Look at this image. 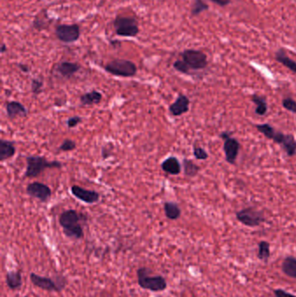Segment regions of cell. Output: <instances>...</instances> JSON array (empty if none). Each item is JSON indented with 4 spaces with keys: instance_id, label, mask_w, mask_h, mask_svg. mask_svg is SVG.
<instances>
[{
    "instance_id": "obj_1",
    "label": "cell",
    "mask_w": 296,
    "mask_h": 297,
    "mask_svg": "<svg viewBox=\"0 0 296 297\" xmlns=\"http://www.w3.org/2000/svg\"><path fill=\"white\" fill-rule=\"evenodd\" d=\"M85 214L79 213L75 210H65L59 217V223L63 228L65 236L74 240L82 239L84 237V229L81 222L86 221Z\"/></svg>"
},
{
    "instance_id": "obj_2",
    "label": "cell",
    "mask_w": 296,
    "mask_h": 297,
    "mask_svg": "<svg viewBox=\"0 0 296 297\" xmlns=\"http://www.w3.org/2000/svg\"><path fill=\"white\" fill-rule=\"evenodd\" d=\"M151 269L143 267L137 269V282L143 289L161 292L165 290L167 287V281L162 275H150Z\"/></svg>"
},
{
    "instance_id": "obj_3",
    "label": "cell",
    "mask_w": 296,
    "mask_h": 297,
    "mask_svg": "<svg viewBox=\"0 0 296 297\" xmlns=\"http://www.w3.org/2000/svg\"><path fill=\"white\" fill-rule=\"evenodd\" d=\"M26 167L25 177L28 178H38L46 169L62 168V163L59 161H48L44 157L30 156L26 158Z\"/></svg>"
},
{
    "instance_id": "obj_4",
    "label": "cell",
    "mask_w": 296,
    "mask_h": 297,
    "mask_svg": "<svg viewBox=\"0 0 296 297\" xmlns=\"http://www.w3.org/2000/svg\"><path fill=\"white\" fill-rule=\"evenodd\" d=\"M30 279L35 287L46 291L61 292L68 283L67 279L62 274H57L55 278L41 276L35 273L30 274Z\"/></svg>"
},
{
    "instance_id": "obj_5",
    "label": "cell",
    "mask_w": 296,
    "mask_h": 297,
    "mask_svg": "<svg viewBox=\"0 0 296 297\" xmlns=\"http://www.w3.org/2000/svg\"><path fill=\"white\" fill-rule=\"evenodd\" d=\"M104 70L110 74L122 77V78H130L137 74V65L130 60L126 59H114L109 62L104 66Z\"/></svg>"
},
{
    "instance_id": "obj_6",
    "label": "cell",
    "mask_w": 296,
    "mask_h": 297,
    "mask_svg": "<svg viewBox=\"0 0 296 297\" xmlns=\"http://www.w3.org/2000/svg\"><path fill=\"white\" fill-rule=\"evenodd\" d=\"M113 25L117 35L120 37L133 38L140 32L137 20L131 17H117Z\"/></svg>"
},
{
    "instance_id": "obj_7",
    "label": "cell",
    "mask_w": 296,
    "mask_h": 297,
    "mask_svg": "<svg viewBox=\"0 0 296 297\" xmlns=\"http://www.w3.org/2000/svg\"><path fill=\"white\" fill-rule=\"evenodd\" d=\"M236 218L245 226L254 228L260 226L266 221L263 212L253 207L245 208L236 212Z\"/></svg>"
},
{
    "instance_id": "obj_8",
    "label": "cell",
    "mask_w": 296,
    "mask_h": 297,
    "mask_svg": "<svg viewBox=\"0 0 296 297\" xmlns=\"http://www.w3.org/2000/svg\"><path fill=\"white\" fill-rule=\"evenodd\" d=\"M182 60L189 65V68L194 71L203 70L208 66V57L204 52L189 49L181 53Z\"/></svg>"
},
{
    "instance_id": "obj_9",
    "label": "cell",
    "mask_w": 296,
    "mask_h": 297,
    "mask_svg": "<svg viewBox=\"0 0 296 297\" xmlns=\"http://www.w3.org/2000/svg\"><path fill=\"white\" fill-rule=\"evenodd\" d=\"M55 34L59 41L65 44H70L78 41L81 35V31L79 26L76 24L59 25L56 27Z\"/></svg>"
},
{
    "instance_id": "obj_10",
    "label": "cell",
    "mask_w": 296,
    "mask_h": 297,
    "mask_svg": "<svg viewBox=\"0 0 296 297\" xmlns=\"http://www.w3.org/2000/svg\"><path fill=\"white\" fill-rule=\"evenodd\" d=\"M220 136L224 140L223 151L226 161L230 165H234L240 151V142H238L237 139L230 136L228 132H222Z\"/></svg>"
},
{
    "instance_id": "obj_11",
    "label": "cell",
    "mask_w": 296,
    "mask_h": 297,
    "mask_svg": "<svg viewBox=\"0 0 296 297\" xmlns=\"http://www.w3.org/2000/svg\"><path fill=\"white\" fill-rule=\"evenodd\" d=\"M26 193L41 203H46L49 201L52 194L49 186L39 182H33L28 184L26 187Z\"/></svg>"
},
{
    "instance_id": "obj_12",
    "label": "cell",
    "mask_w": 296,
    "mask_h": 297,
    "mask_svg": "<svg viewBox=\"0 0 296 297\" xmlns=\"http://www.w3.org/2000/svg\"><path fill=\"white\" fill-rule=\"evenodd\" d=\"M71 191L76 198H78V200L82 201L85 204H96L100 198V195L97 191L86 190L85 188L80 187L78 185L72 186Z\"/></svg>"
},
{
    "instance_id": "obj_13",
    "label": "cell",
    "mask_w": 296,
    "mask_h": 297,
    "mask_svg": "<svg viewBox=\"0 0 296 297\" xmlns=\"http://www.w3.org/2000/svg\"><path fill=\"white\" fill-rule=\"evenodd\" d=\"M189 97L183 94H179L176 101L169 105V112L174 116H182L189 111Z\"/></svg>"
},
{
    "instance_id": "obj_14",
    "label": "cell",
    "mask_w": 296,
    "mask_h": 297,
    "mask_svg": "<svg viewBox=\"0 0 296 297\" xmlns=\"http://www.w3.org/2000/svg\"><path fill=\"white\" fill-rule=\"evenodd\" d=\"M6 110H7V116L10 119H14L18 116L26 117L28 115V110L26 109V106L23 103L17 101H12L7 103Z\"/></svg>"
},
{
    "instance_id": "obj_15",
    "label": "cell",
    "mask_w": 296,
    "mask_h": 297,
    "mask_svg": "<svg viewBox=\"0 0 296 297\" xmlns=\"http://www.w3.org/2000/svg\"><path fill=\"white\" fill-rule=\"evenodd\" d=\"M80 69H81V65L78 63L64 61L59 63L56 70L58 71V73L64 78H71L78 72Z\"/></svg>"
},
{
    "instance_id": "obj_16",
    "label": "cell",
    "mask_w": 296,
    "mask_h": 297,
    "mask_svg": "<svg viewBox=\"0 0 296 297\" xmlns=\"http://www.w3.org/2000/svg\"><path fill=\"white\" fill-rule=\"evenodd\" d=\"M161 168L167 174L176 176L179 175L182 171V166L179 160L176 157H169L165 159L161 165Z\"/></svg>"
},
{
    "instance_id": "obj_17",
    "label": "cell",
    "mask_w": 296,
    "mask_h": 297,
    "mask_svg": "<svg viewBox=\"0 0 296 297\" xmlns=\"http://www.w3.org/2000/svg\"><path fill=\"white\" fill-rule=\"evenodd\" d=\"M16 154V147L13 141L0 140V161L4 162L12 159Z\"/></svg>"
},
{
    "instance_id": "obj_18",
    "label": "cell",
    "mask_w": 296,
    "mask_h": 297,
    "mask_svg": "<svg viewBox=\"0 0 296 297\" xmlns=\"http://www.w3.org/2000/svg\"><path fill=\"white\" fill-rule=\"evenodd\" d=\"M6 281L8 287L12 290H18L20 289L22 284H23V279L21 275V272L20 270L18 271H8L6 275Z\"/></svg>"
},
{
    "instance_id": "obj_19",
    "label": "cell",
    "mask_w": 296,
    "mask_h": 297,
    "mask_svg": "<svg viewBox=\"0 0 296 297\" xmlns=\"http://www.w3.org/2000/svg\"><path fill=\"white\" fill-rule=\"evenodd\" d=\"M274 59L293 73H296V62L286 56V52L284 51V49H279L275 52Z\"/></svg>"
},
{
    "instance_id": "obj_20",
    "label": "cell",
    "mask_w": 296,
    "mask_h": 297,
    "mask_svg": "<svg viewBox=\"0 0 296 297\" xmlns=\"http://www.w3.org/2000/svg\"><path fill=\"white\" fill-rule=\"evenodd\" d=\"M103 98L101 92L98 91H91L83 94L80 97V102L84 106H91L100 103Z\"/></svg>"
},
{
    "instance_id": "obj_21",
    "label": "cell",
    "mask_w": 296,
    "mask_h": 297,
    "mask_svg": "<svg viewBox=\"0 0 296 297\" xmlns=\"http://www.w3.org/2000/svg\"><path fill=\"white\" fill-rule=\"evenodd\" d=\"M281 271L283 272L286 276L296 279V257L292 255L285 257L281 263Z\"/></svg>"
},
{
    "instance_id": "obj_22",
    "label": "cell",
    "mask_w": 296,
    "mask_h": 297,
    "mask_svg": "<svg viewBox=\"0 0 296 297\" xmlns=\"http://www.w3.org/2000/svg\"><path fill=\"white\" fill-rule=\"evenodd\" d=\"M163 210L165 217L169 220H177L181 217V209L180 207L174 202H166L163 205Z\"/></svg>"
},
{
    "instance_id": "obj_23",
    "label": "cell",
    "mask_w": 296,
    "mask_h": 297,
    "mask_svg": "<svg viewBox=\"0 0 296 297\" xmlns=\"http://www.w3.org/2000/svg\"><path fill=\"white\" fill-rule=\"evenodd\" d=\"M284 152H286L288 157H293L296 154V140L292 134H286V137L284 139L281 144Z\"/></svg>"
},
{
    "instance_id": "obj_24",
    "label": "cell",
    "mask_w": 296,
    "mask_h": 297,
    "mask_svg": "<svg viewBox=\"0 0 296 297\" xmlns=\"http://www.w3.org/2000/svg\"><path fill=\"white\" fill-rule=\"evenodd\" d=\"M182 166H183L184 175L189 178H194L200 172V167L198 165H195V163L190 159H183Z\"/></svg>"
},
{
    "instance_id": "obj_25",
    "label": "cell",
    "mask_w": 296,
    "mask_h": 297,
    "mask_svg": "<svg viewBox=\"0 0 296 297\" xmlns=\"http://www.w3.org/2000/svg\"><path fill=\"white\" fill-rule=\"evenodd\" d=\"M251 101L256 105L255 113L259 115V116H264L265 114L267 113V103L265 97L255 94L251 98Z\"/></svg>"
},
{
    "instance_id": "obj_26",
    "label": "cell",
    "mask_w": 296,
    "mask_h": 297,
    "mask_svg": "<svg viewBox=\"0 0 296 297\" xmlns=\"http://www.w3.org/2000/svg\"><path fill=\"white\" fill-rule=\"evenodd\" d=\"M258 259L267 262L270 257V243L267 241H260L258 243Z\"/></svg>"
},
{
    "instance_id": "obj_27",
    "label": "cell",
    "mask_w": 296,
    "mask_h": 297,
    "mask_svg": "<svg viewBox=\"0 0 296 297\" xmlns=\"http://www.w3.org/2000/svg\"><path fill=\"white\" fill-rule=\"evenodd\" d=\"M208 4L204 2L203 0H194L193 1L192 6H191V16L196 17L200 15L201 13L208 10Z\"/></svg>"
},
{
    "instance_id": "obj_28",
    "label": "cell",
    "mask_w": 296,
    "mask_h": 297,
    "mask_svg": "<svg viewBox=\"0 0 296 297\" xmlns=\"http://www.w3.org/2000/svg\"><path fill=\"white\" fill-rule=\"evenodd\" d=\"M256 129H257L259 132L263 134L265 137H267V139H273L274 134L276 132V129L273 128V126H271L268 123H263V124H257L255 125Z\"/></svg>"
},
{
    "instance_id": "obj_29",
    "label": "cell",
    "mask_w": 296,
    "mask_h": 297,
    "mask_svg": "<svg viewBox=\"0 0 296 297\" xmlns=\"http://www.w3.org/2000/svg\"><path fill=\"white\" fill-rule=\"evenodd\" d=\"M282 106L284 109L292 113L296 114V101L293 97H286L282 99Z\"/></svg>"
},
{
    "instance_id": "obj_30",
    "label": "cell",
    "mask_w": 296,
    "mask_h": 297,
    "mask_svg": "<svg viewBox=\"0 0 296 297\" xmlns=\"http://www.w3.org/2000/svg\"><path fill=\"white\" fill-rule=\"evenodd\" d=\"M173 67L175 70L179 71L181 73L183 74H190V70L189 65L186 64L183 60H176L174 64H173Z\"/></svg>"
},
{
    "instance_id": "obj_31",
    "label": "cell",
    "mask_w": 296,
    "mask_h": 297,
    "mask_svg": "<svg viewBox=\"0 0 296 297\" xmlns=\"http://www.w3.org/2000/svg\"><path fill=\"white\" fill-rule=\"evenodd\" d=\"M43 86H44V82L39 78H33L31 84V89L33 95L38 96L42 92Z\"/></svg>"
},
{
    "instance_id": "obj_32",
    "label": "cell",
    "mask_w": 296,
    "mask_h": 297,
    "mask_svg": "<svg viewBox=\"0 0 296 297\" xmlns=\"http://www.w3.org/2000/svg\"><path fill=\"white\" fill-rule=\"evenodd\" d=\"M76 147H77V144L73 140H72V139H65L63 141L61 145L59 146V150L61 152H72V151L75 150Z\"/></svg>"
},
{
    "instance_id": "obj_33",
    "label": "cell",
    "mask_w": 296,
    "mask_h": 297,
    "mask_svg": "<svg viewBox=\"0 0 296 297\" xmlns=\"http://www.w3.org/2000/svg\"><path fill=\"white\" fill-rule=\"evenodd\" d=\"M193 153H194L195 159H197V160H206V159H208V153L204 148H202L200 146H194Z\"/></svg>"
},
{
    "instance_id": "obj_34",
    "label": "cell",
    "mask_w": 296,
    "mask_h": 297,
    "mask_svg": "<svg viewBox=\"0 0 296 297\" xmlns=\"http://www.w3.org/2000/svg\"><path fill=\"white\" fill-rule=\"evenodd\" d=\"M82 117L78 116H72V117H70L68 120H67V126H68V128L70 129H72V128H74L76 126H78L79 123H82Z\"/></svg>"
},
{
    "instance_id": "obj_35",
    "label": "cell",
    "mask_w": 296,
    "mask_h": 297,
    "mask_svg": "<svg viewBox=\"0 0 296 297\" xmlns=\"http://www.w3.org/2000/svg\"><path fill=\"white\" fill-rule=\"evenodd\" d=\"M273 294L275 297H296L294 294H291L289 292H286L281 288H276L273 290Z\"/></svg>"
},
{
    "instance_id": "obj_36",
    "label": "cell",
    "mask_w": 296,
    "mask_h": 297,
    "mask_svg": "<svg viewBox=\"0 0 296 297\" xmlns=\"http://www.w3.org/2000/svg\"><path fill=\"white\" fill-rule=\"evenodd\" d=\"M210 1L221 7H227L231 3V0H210Z\"/></svg>"
},
{
    "instance_id": "obj_37",
    "label": "cell",
    "mask_w": 296,
    "mask_h": 297,
    "mask_svg": "<svg viewBox=\"0 0 296 297\" xmlns=\"http://www.w3.org/2000/svg\"><path fill=\"white\" fill-rule=\"evenodd\" d=\"M102 156H103V159H104L110 158L111 156V148H107V146L104 147L102 150Z\"/></svg>"
},
{
    "instance_id": "obj_38",
    "label": "cell",
    "mask_w": 296,
    "mask_h": 297,
    "mask_svg": "<svg viewBox=\"0 0 296 297\" xmlns=\"http://www.w3.org/2000/svg\"><path fill=\"white\" fill-rule=\"evenodd\" d=\"M18 67L21 70V71L25 72V73H29L30 71H31V68H30L29 65H25V64H19L18 65Z\"/></svg>"
},
{
    "instance_id": "obj_39",
    "label": "cell",
    "mask_w": 296,
    "mask_h": 297,
    "mask_svg": "<svg viewBox=\"0 0 296 297\" xmlns=\"http://www.w3.org/2000/svg\"><path fill=\"white\" fill-rule=\"evenodd\" d=\"M7 46H6V44H2V46H1V53L3 54L5 52H7Z\"/></svg>"
},
{
    "instance_id": "obj_40",
    "label": "cell",
    "mask_w": 296,
    "mask_h": 297,
    "mask_svg": "<svg viewBox=\"0 0 296 297\" xmlns=\"http://www.w3.org/2000/svg\"><path fill=\"white\" fill-rule=\"evenodd\" d=\"M23 297H30V296H28V295H26V296H23Z\"/></svg>"
}]
</instances>
